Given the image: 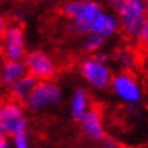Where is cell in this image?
Returning a JSON list of instances; mask_svg holds the SVG:
<instances>
[{"instance_id": "1", "label": "cell", "mask_w": 148, "mask_h": 148, "mask_svg": "<svg viewBox=\"0 0 148 148\" xmlns=\"http://www.w3.org/2000/svg\"><path fill=\"white\" fill-rule=\"evenodd\" d=\"M62 12L71 21L74 30L83 36L95 33L109 39L121 30L116 14L106 11L97 0H66L62 5Z\"/></svg>"}, {"instance_id": "2", "label": "cell", "mask_w": 148, "mask_h": 148, "mask_svg": "<svg viewBox=\"0 0 148 148\" xmlns=\"http://www.w3.org/2000/svg\"><path fill=\"white\" fill-rule=\"evenodd\" d=\"M79 71L85 82L97 91L110 88L112 79L115 76L109 65V56L106 53H98L83 59L79 66Z\"/></svg>"}, {"instance_id": "3", "label": "cell", "mask_w": 148, "mask_h": 148, "mask_svg": "<svg viewBox=\"0 0 148 148\" xmlns=\"http://www.w3.org/2000/svg\"><path fill=\"white\" fill-rule=\"evenodd\" d=\"M119 20V29L129 39H138L145 21L148 20L145 0H124L115 12Z\"/></svg>"}, {"instance_id": "4", "label": "cell", "mask_w": 148, "mask_h": 148, "mask_svg": "<svg viewBox=\"0 0 148 148\" xmlns=\"http://www.w3.org/2000/svg\"><path fill=\"white\" fill-rule=\"evenodd\" d=\"M110 89L123 104L136 107L144 100V88L132 71H119L112 79Z\"/></svg>"}, {"instance_id": "5", "label": "cell", "mask_w": 148, "mask_h": 148, "mask_svg": "<svg viewBox=\"0 0 148 148\" xmlns=\"http://www.w3.org/2000/svg\"><path fill=\"white\" fill-rule=\"evenodd\" d=\"M0 129L8 138L27 132V116L21 103L12 98L0 101Z\"/></svg>"}, {"instance_id": "6", "label": "cell", "mask_w": 148, "mask_h": 148, "mask_svg": "<svg viewBox=\"0 0 148 148\" xmlns=\"http://www.w3.org/2000/svg\"><path fill=\"white\" fill-rule=\"evenodd\" d=\"M62 98H64L62 88L53 80H45V82H38L32 95L26 101V106L32 112H42L60 104Z\"/></svg>"}, {"instance_id": "7", "label": "cell", "mask_w": 148, "mask_h": 148, "mask_svg": "<svg viewBox=\"0 0 148 148\" xmlns=\"http://www.w3.org/2000/svg\"><path fill=\"white\" fill-rule=\"evenodd\" d=\"M0 51L6 60H24L26 51V33L20 23H11L0 42Z\"/></svg>"}, {"instance_id": "8", "label": "cell", "mask_w": 148, "mask_h": 148, "mask_svg": "<svg viewBox=\"0 0 148 148\" xmlns=\"http://www.w3.org/2000/svg\"><path fill=\"white\" fill-rule=\"evenodd\" d=\"M24 64L27 66L29 76H32L38 82L51 80L56 74V62L50 55L41 50L29 51L24 58Z\"/></svg>"}, {"instance_id": "9", "label": "cell", "mask_w": 148, "mask_h": 148, "mask_svg": "<svg viewBox=\"0 0 148 148\" xmlns=\"http://www.w3.org/2000/svg\"><path fill=\"white\" fill-rule=\"evenodd\" d=\"M80 130H82L83 136L88 140H91V142L103 144L106 140L107 132H106V124H104L101 112L92 107L80 121Z\"/></svg>"}, {"instance_id": "10", "label": "cell", "mask_w": 148, "mask_h": 148, "mask_svg": "<svg viewBox=\"0 0 148 148\" xmlns=\"http://www.w3.org/2000/svg\"><path fill=\"white\" fill-rule=\"evenodd\" d=\"M68 109H70L71 118L80 123L82 118L92 109V106H91V97H89L88 91L83 89V88L74 89V92L71 94V97H70Z\"/></svg>"}, {"instance_id": "11", "label": "cell", "mask_w": 148, "mask_h": 148, "mask_svg": "<svg viewBox=\"0 0 148 148\" xmlns=\"http://www.w3.org/2000/svg\"><path fill=\"white\" fill-rule=\"evenodd\" d=\"M26 76H29V73L24 60H6L5 68L2 71V77H0V83L11 88L14 83H17Z\"/></svg>"}, {"instance_id": "12", "label": "cell", "mask_w": 148, "mask_h": 148, "mask_svg": "<svg viewBox=\"0 0 148 148\" xmlns=\"http://www.w3.org/2000/svg\"><path fill=\"white\" fill-rule=\"evenodd\" d=\"M36 85H38V80H35L32 76L23 77L21 80H18L17 83H14L9 88L11 98L18 103H26L29 100V97L32 95L33 89L36 88Z\"/></svg>"}, {"instance_id": "13", "label": "cell", "mask_w": 148, "mask_h": 148, "mask_svg": "<svg viewBox=\"0 0 148 148\" xmlns=\"http://www.w3.org/2000/svg\"><path fill=\"white\" fill-rule=\"evenodd\" d=\"M115 64L121 68V71H132L138 64H140V59L138 58V53L130 47H121L113 55Z\"/></svg>"}, {"instance_id": "14", "label": "cell", "mask_w": 148, "mask_h": 148, "mask_svg": "<svg viewBox=\"0 0 148 148\" xmlns=\"http://www.w3.org/2000/svg\"><path fill=\"white\" fill-rule=\"evenodd\" d=\"M106 39L101 38L100 35H95V33H89V35H85L83 36V41H82V49L86 53H91V55H98L101 53V49L104 47Z\"/></svg>"}, {"instance_id": "15", "label": "cell", "mask_w": 148, "mask_h": 148, "mask_svg": "<svg viewBox=\"0 0 148 148\" xmlns=\"http://www.w3.org/2000/svg\"><path fill=\"white\" fill-rule=\"evenodd\" d=\"M12 148H32L27 132L20 133V134L12 138Z\"/></svg>"}, {"instance_id": "16", "label": "cell", "mask_w": 148, "mask_h": 148, "mask_svg": "<svg viewBox=\"0 0 148 148\" xmlns=\"http://www.w3.org/2000/svg\"><path fill=\"white\" fill-rule=\"evenodd\" d=\"M138 41L140 42V45H144L145 49H148V20L145 21L144 27H142V30H140V33H139Z\"/></svg>"}, {"instance_id": "17", "label": "cell", "mask_w": 148, "mask_h": 148, "mask_svg": "<svg viewBox=\"0 0 148 148\" xmlns=\"http://www.w3.org/2000/svg\"><path fill=\"white\" fill-rule=\"evenodd\" d=\"M6 27H8V21H6L5 15L0 12V42H2V38H3L5 32H6Z\"/></svg>"}, {"instance_id": "18", "label": "cell", "mask_w": 148, "mask_h": 148, "mask_svg": "<svg viewBox=\"0 0 148 148\" xmlns=\"http://www.w3.org/2000/svg\"><path fill=\"white\" fill-rule=\"evenodd\" d=\"M123 2H124V0H106V3L107 5H109L110 6V8L113 9V11H118L119 8H121V5H123Z\"/></svg>"}, {"instance_id": "19", "label": "cell", "mask_w": 148, "mask_h": 148, "mask_svg": "<svg viewBox=\"0 0 148 148\" xmlns=\"http://www.w3.org/2000/svg\"><path fill=\"white\" fill-rule=\"evenodd\" d=\"M98 148H124V147L116 144V142H113V140H104V142L100 145Z\"/></svg>"}, {"instance_id": "20", "label": "cell", "mask_w": 148, "mask_h": 148, "mask_svg": "<svg viewBox=\"0 0 148 148\" xmlns=\"http://www.w3.org/2000/svg\"><path fill=\"white\" fill-rule=\"evenodd\" d=\"M140 68H142V71H144V74H145V76H148V53H147V55L142 58V59H140Z\"/></svg>"}, {"instance_id": "21", "label": "cell", "mask_w": 148, "mask_h": 148, "mask_svg": "<svg viewBox=\"0 0 148 148\" xmlns=\"http://www.w3.org/2000/svg\"><path fill=\"white\" fill-rule=\"evenodd\" d=\"M11 140L8 136H3V138H0V148H11Z\"/></svg>"}, {"instance_id": "22", "label": "cell", "mask_w": 148, "mask_h": 148, "mask_svg": "<svg viewBox=\"0 0 148 148\" xmlns=\"http://www.w3.org/2000/svg\"><path fill=\"white\" fill-rule=\"evenodd\" d=\"M5 64H6V58L2 55V51H0V77H2V71L5 68Z\"/></svg>"}, {"instance_id": "23", "label": "cell", "mask_w": 148, "mask_h": 148, "mask_svg": "<svg viewBox=\"0 0 148 148\" xmlns=\"http://www.w3.org/2000/svg\"><path fill=\"white\" fill-rule=\"evenodd\" d=\"M47 2H50V3H58V2H60V0H47Z\"/></svg>"}, {"instance_id": "24", "label": "cell", "mask_w": 148, "mask_h": 148, "mask_svg": "<svg viewBox=\"0 0 148 148\" xmlns=\"http://www.w3.org/2000/svg\"><path fill=\"white\" fill-rule=\"evenodd\" d=\"M3 136H6V134L3 133V130H2V129H0V138H3Z\"/></svg>"}, {"instance_id": "25", "label": "cell", "mask_w": 148, "mask_h": 148, "mask_svg": "<svg viewBox=\"0 0 148 148\" xmlns=\"http://www.w3.org/2000/svg\"><path fill=\"white\" fill-rule=\"evenodd\" d=\"M145 8H147V15H148V0H145Z\"/></svg>"}]
</instances>
